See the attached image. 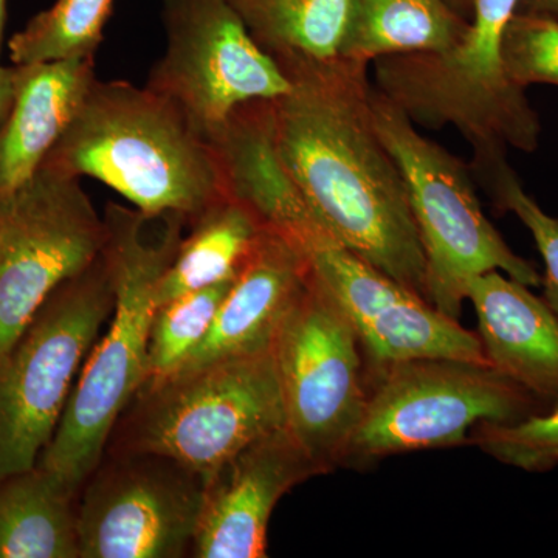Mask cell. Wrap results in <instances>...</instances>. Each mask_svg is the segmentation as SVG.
<instances>
[{"label": "cell", "mask_w": 558, "mask_h": 558, "mask_svg": "<svg viewBox=\"0 0 558 558\" xmlns=\"http://www.w3.org/2000/svg\"><path fill=\"white\" fill-rule=\"evenodd\" d=\"M271 57L290 84L271 100L275 145L290 179L341 244L428 300L409 191L371 116L368 64Z\"/></svg>", "instance_id": "cell-1"}, {"label": "cell", "mask_w": 558, "mask_h": 558, "mask_svg": "<svg viewBox=\"0 0 558 558\" xmlns=\"http://www.w3.org/2000/svg\"><path fill=\"white\" fill-rule=\"evenodd\" d=\"M102 256L112 279V317L95 341L49 446L38 464L80 494L100 464L117 421L145 384L157 290L189 220L109 202Z\"/></svg>", "instance_id": "cell-2"}, {"label": "cell", "mask_w": 558, "mask_h": 558, "mask_svg": "<svg viewBox=\"0 0 558 558\" xmlns=\"http://www.w3.org/2000/svg\"><path fill=\"white\" fill-rule=\"evenodd\" d=\"M46 170L100 180L145 213L189 220L227 196L208 140L149 87L94 80Z\"/></svg>", "instance_id": "cell-3"}, {"label": "cell", "mask_w": 558, "mask_h": 558, "mask_svg": "<svg viewBox=\"0 0 558 558\" xmlns=\"http://www.w3.org/2000/svg\"><path fill=\"white\" fill-rule=\"evenodd\" d=\"M282 427L269 349L146 380L117 421L106 451L159 454L207 480L253 440Z\"/></svg>", "instance_id": "cell-4"}, {"label": "cell", "mask_w": 558, "mask_h": 558, "mask_svg": "<svg viewBox=\"0 0 558 558\" xmlns=\"http://www.w3.org/2000/svg\"><path fill=\"white\" fill-rule=\"evenodd\" d=\"M517 3L475 0L469 32L450 49L374 61L376 89L418 126L457 128L473 156L508 148L534 153L542 124L502 60V35Z\"/></svg>", "instance_id": "cell-5"}, {"label": "cell", "mask_w": 558, "mask_h": 558, "mask_svg": "<svg viewBox=\"0 0 558 558\" xmlns=\"http://www.w3.org/2000/svg\"><path fill=\"white\" fill-rule=\"evenodd\" d=\"M369 102L374 128L409 191L427 260L429 303L458 319L469 279L490 270L502 271L527 288H539L542 275L534 264L517 255L484 215L470 168L424 137L376 86Z\"/></svg>", "instance_id": "cell-6"}, {"label": "cell", "mask_w": 558, "mask_h": 558, "mask_svg": "<svg viewBox=\"0 0 558 558\" xmlns=\"http://www.w3.org/2000/svg\"><path fill=\"white\" fill-rule=\"evenodd\" d=\"M113 301L101 253L50 293L0 359V480L38 464Z\"/></svg>", "instance_id": "cell-7"}, {"label": "cell", "mask_w": 558, "mask_h": 558, "mask_svg": "<svg viewBox=\"0 0 558 558\" xmlns=\"http://www.w3.org/2000/svg\"><path fill=\"white\" fill-rule=\"evenodd\" d=\"M374 368L343 464L461 446L481 424H513L549 409L488 365L418 359Z\"/></svg>", "instance_id": "cell-8"}, {"label": "cell", "mask_w": 558, "mask_h": 558, "mask_svg": "<svg viewBox=\"0 0 558 558\" xmlns=\"http://www.w3.org/2000/svg\"><path fill=\"white\" fill-rule=\"evenodd\" d=\"M360 348L351 319L310 269L271 352L286 428L323 473L343 464L365 410Z\"/></svg>", "instance_id": "cell-9"}, {"label": "cell", "mask_w": 558, "mask_h": 558, "mask_svg": "<svg viewBox=\"0 0 558 558\" xmlns=\"http://www.w3.org/2000/svg\"><path fill=\"white\" fill-rule=\"evenodd\" d=\"M163 57L146 87L178 106L205 138L248 101L277 100L289 80L227 0H161Z\"/></svg>", "instance_id": "cell-10"}, {"label": "cell", "mask_w": 558, "mask_h": 558, "mask_svg": "<svg viewBox=\"0 0 558 558\" xmlns=\"http://www.w3.org/2000/svg\"><path fill=\"white\" fill-rule=\"evenodd\" d=\"M105 238L78 178L39 168L0 204V359L50 293L101 255Z\"/></svg>", "instance_id": "cell-11"}, {"label": "cell", "mask_w": 558, "mask_h": 558, "mask_svg": "<svg viewBox=\"0 0 558 558\" xmlns=\"http://www.w3.org/2000/svg\"><path fill=\"white\" fill-rule=\"evenodd\" d=\"M204 488L174 459L105 451L80 492L81 558L191 556Z\"/></svg>", "instance_id": "cell-12"}, {"label": "cell", "mask_w": 558, "mask_h": 558, "mask_svg": "<svg viewBox=\"0 0 558 558\" xmlns=\"http://www.w3.org/2000/svg\"><path fill=\"white\" fill-rule=\"evenodd\" d=\"M303 252L312 275L351 319L374 366L418 359L488 365L478 333L360 258L329 229L315 234Z\"/></svg>", "instance_id": "cell-13"}, {"label": "cell", "mask_w": 558, "mask_h": 558, "mask_svg": "<svg viewBox=\"0 0 558 558\" xmlns=\"http://www.w3.org/2000/svg\"><path fill=\"white\" fill-rule=\"evenodd\" d=\"M323 475L288 428L260 436L205 480L191 557H267L271 513L293 487Z\"/></svg>", "instance_id": "cell-14"}, {"label": "cell", "mask_w": 558, "mask_h": 558, "mask_svg": "<svg viewBox=\"0 0 558 558\" xmlns=\"http://www.w3.org/2000/svg\"><path fill=\"white\" fill-rule=\"evenodd\" d=\"M307 278L310 263L303 248L264 227L207 337L174 373L269 351L282 322L306 288Z\"/></svg>", "instance_id": "cell-15"}, {"label": "cell", "mask_w": 558, "mask_h": 558, "mask_svg": "<svg viewBox=\"0 0 558 558\" xmlns=\"http://www.w3.org/2000/svg\"><path fill=\"white\" fill-rule=\"evenodd\" d=\"M207 140L227 196L252 209L260 226L300 247L328 227L282 167L275 145L271 100L241 105Z\"/></svg>", "instance_id": "cell-16"}, {"label": "cell", "mask_w": 558, "mask_h": 558, "mask_svg": "<svg viewBox=\"0 0 558 558\" xmlns=\"http://www.w3.org/2000/svg\"><path fill=\"white\" fill-rule=\"evenodd\" d=\"M488 365L532 396L558 402V315L527 286L484 271L465 284Z\"/></svg>", "instance_id": "cell-17"}, {"label": "cell", "mask_w": 558, "mask_h": 558, "mask_svg": "<svg viewBox=\"0 0 558 558\" xmlns=\"http://www.w3.org/2000/svg\"><path fill=\"white\" fill-rule=\"evenodd\" d=\"M95 78V58L20 65L16 98L0 124V204L43 167Z\"/></svg>", "instance_id": "cell-18"}, {"label": "cell", "mask_w": 558, "mask_h": 558, "mask_svg": "<svg viewBox=\"0 0 558 558\" xmlns=\"http://www.w3.org/2000/svg\"><path fill=\"white\" fill-rule=\"evenodd\" d=\"M78 499L39 464L0 480V558H81Z\"/></svg>", "instance_id": "cell-19"}, {"label": "cell", "mask_w": 558, "mask_h": 558, "mask_svg": "<svg viewBox=\"0 0 558 558\" xmlns=\"http://www.w3.org/2000/svg\"><path fill=\"white\" fill-rule=\"evenodd\" d=\"M469 27L446 0H352L339 57L371 65L391 54L447 50Z\"/></svg>", "instance_id": "cell-20"}, {"label": "cell", "mask_w": 558, "mask_h": 558, "mask_svg": "<svg viewBox=\"0 0 558 558\" xmlns=\"http://www.w3.org/2000/svg\"><path fill=\"white\" fill-rule=\"evenodd\" d=\"M157 290V304L238 274L264 229L252 209L226 196L190 223Z\"/></svg>", "instance_id": "cell-21"}, {"label": "cell", "mask_w": 558, "mask_h": 558, "mask_svg": "<svg viewBox=\"0 0 558 558\" xmlns=\"http://www.w3.org/2000/svg\"><path fill=\"white\" fill-rule=\"evenodd\" d=\"M267 53L339 57L352 0H227Z\"/></svg>", "instance_id": "cell-22"}, {"label": "cell", "mask_w": 558, "mask_h": 558, "mask_svg": "<svg viewBox=\"0 0 558 558\" xmlns=\"http://www.w3.org/2000/svg\"><path fill=\"white\" fill-rule=\"evenodd\" d=\"M116 0H57L10 39L11 64L95 58Z\"/></svg>", "instance_id": "cell-23"}, {"label": "cell", "mask_w": 558, "mask_h": 558, "mask_svg": "<svg viewBox=\"0 0 558 558\" xmlns=\"http://www.w3.org/2000/svg\"><path fill=\"white\" fill-rule=\"evenodd\" d=\"M234 277L157 304L150 322L146 380L174 373L215 323ZM145 380V381H146Z\"/></svg>", "instance_id": "cell-24"}, {"label": "cell", "mask_w": 558, "mask_h": 558, "mask_svg": "<svg viewBox=\"0 0 558 558\" xmlns=\"http://www.w3.org/2000/svg\"><path fill=\"white\" fill-rule=\"evenodd\" d=\"M470 171L487 191L499 213H513L531 231L543 263L545 288L543 299L558 315V218L543 211L521 185L506 153H486L473 156Z\"/></svg>", "instance_id": "cell-25"}, {"label": "cell", "mask_w": 558, "mask_h": 558, "mask_svg": "<svg viewBox=\"0 0 558 558\" xmlns=\"http://www.w3.org/2000/svg\"><path fill=\"white\" fill-rule=\"evenodd\" d=\"M502 464L542 473L558 468V402L513 424H481L469 438Z\"/></svg>", "instance_id": "cell-26"}, {"label": "cell", "mask_w": 558, "mask_h": 558, "mask_svg": "<svg viewBox=\"0 0 558 558\" xmlns=\"http://www.w3.org/2000/svg\"><path fill=\"white\" fill-rule=\"evenodd\" d=\"M506 72L517 86H558V20L513 13L502 35Z\"/></svg>", "instance_id": "cell-27"}, {"label": "cell", "mask_w": 558, "mask_h": 558, "mask_svg": "<svg viewBox=\"0 0 558 558\" xmlns=\"http://www.w3.org/2000/svg\"><path fill=\"white\" fill-rule=\"evenodd\" d=\"M20 78V65H0V124L7 119L13 106Z\"/></svg>", "instance_id": "cell-28"}, {"label": "cell", "mask_w": 558, "mask_h": 558, "mask_svg": "<svg viewBox=\"0 0 558 558\" xmlns=\"http://www.w3.org/2000/svg\"><path fill=\"white\" fill-rule=\"evenodd\" d=\"M515 13L537 14L558 20V0H519Z\"/></svg>", "instance_id": "cell-29"}, {"label": "cell", "mask_w": 558, "mask_h": 558, "mask_svg": "<svg viewBox=\"0 0 558 558\" xmlns=\"http://www.w3.org/2000/svg\"><path fill=\"white\" fill-rule=\"evenodd\" d=\"M446 2L451 10L457 11L459 16L468 21L472 20L473 10H475V0H446Z\"/></svg>", "instance_id": "cell-30"}, {"label": "cell", "mask_w": 558, "mask_h": 558, "mask_svg": "<svg viewBox=\"0 0 558 558\" xmlns=\"http://www.w3.org/2000/svg\"><path fill=\"white\" fill-rule=\"evenodd\" d=\"M7 0H0V49H2L3 28H5Z\"/></svg>", "instance_id": "cell-31"}]
</instances>
